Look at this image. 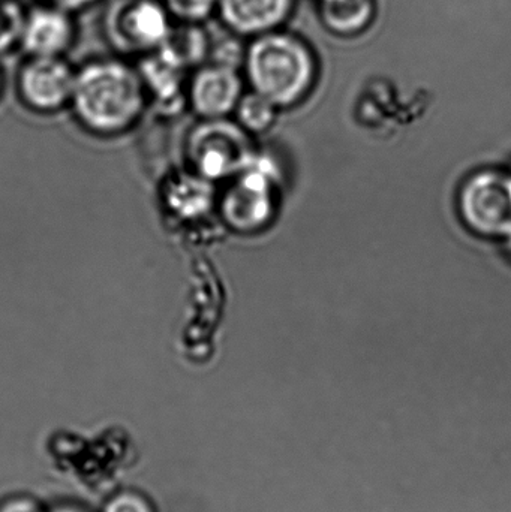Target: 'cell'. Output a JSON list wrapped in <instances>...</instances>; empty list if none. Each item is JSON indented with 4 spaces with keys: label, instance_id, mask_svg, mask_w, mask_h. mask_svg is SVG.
<instances>
[{
    "label": "cell",
    "instance_id": "cell-1",
    "mask_svg": "<svg viewBox=\"0 0 511 512\" xmlns=\"http://www.w3.org/2000/svg\"><path fill=\"white\" fill-rule=\"evenodd\" d=\"M150 107L137 63L125 57H92L77 66L69 110L75 122L101 138L134 129Z\"/></svg>",
    "mask_w": 511,
    "mask_h": 512
},
{
    "label": "cell",
    "instance_id": "cell-2",
    "mask_svg": "<svg viewBox=\"0 0 511 512\" xmlns=\"http://www.w3.org/2000/svg\"><path fill=\"white\" fill-rule=\"evenodd\" d=\"M242 74L249 90L285 110L311 92L317 60L302 38L285 29L275 30L246 41Z\"/></svg>",
    "mask_w": 511,
    "mask_h": 512
},
{
    "label": "cell",
    "instance_id": "cell-3",
    "mask_svg": "<svg viewBox=\"0 0 511 512\" xmlns=\"http://www.w3.org/2000/svg\"><path fill=\"white\" fill-rule=\"evenodd\" d=\"M186 159L201 179L222 182L239 173L255 156L252 135L233 117L198 119L186 137Z\"/></svg>",
    "mask_w": 511,
    "mask_h": 512
},
{
    "label": "cell",
    "instance_id": "cell-4",
    "mask_svg": "<svg viewBox=\"0 0 511 512\" xmlns=\"http://www.w3.org/2000/svg\"><path fill=\"white\" fill-rule=\"evenodd\" d=\"M173 26L161 0H111L102 17V35L108 47L129 60L156 53Z\"/></svg>",
    "mask_w": 511,
    "mask_h": 512
},
{
    "label": "cell",
    "instance_id": "cell-5",
    "mask_svg": "<svg viewBox=\"0 0 511 512\" xmlns=\"http://www.w3.org/2000/svg\"><path fill=\"white\" fill-rule=\"evenodd\" d=\"M275 171L255 153L248 165L225 180L219 213L231 231L243 236L261 233L275 215Z\"/></svg>",
    "mask_w": 511,
    "mask_h": 512
},
{
    "label": "cell",
    "instance_id": "cell-6",
    "mask_svg": "<svg viewBox=\"0 0 511 512\" xmlns=\"http://www.w3.org/2000/svg\"><path fill=\"white\" fill-rule=\"evenodd\" d=\"M77 66L68 57L26 56L17 71V93L27 110L56 114L69 108Z\"/></svg>",
    "mask_w": 511,
    "mask_h": 512
},
{
    "label": "cell",
    "instance_id": "cell-7",
    "mask_svg": "<svg viewBox=\"0 0 511 512\" xmlns=\"http://www.w3.org/2000/svg\"><path fill=\"white\" fill-rule=\"evenodd\" d=\"M246 89L240 69L206 62L188 74L186 107L198 119L231 117Z\"/></svg>",
    "mask_w": 511,
    "mask_h": 512
},
{
    "label": "cell",
    "instance_id": "cell-8",
    "mask_svg": "<svg viewBox=\"0 0 511 512\" xmlns=\"http://www.w3.org/2000/svg\"><path fill=\"white\" fill-rule=\"evenodd\" d=\"M77 39V15L42 0L24 14L18 47L24 56L66 57Z\"/></svg>",
    "mask_w": 511,
    "mask_h": 512
},
{
    "label": "cell",
    "instance_id": "cell-9",
    "mask_svg": "<svg viewBox=\"0 0 511 512\" xmlns=\"http://www.w3.org/2000/svg\"><path fill=\"white\" fill-rule=\"evenodd\" d=\"M461 207L474 231L506 233L511 228V180L501 174H479L462 191Z\"/></svg>",
    "mask_w": 511,
    "mask_h": 512
},
{
    "label": "cell",
    "instance_id": "cell-10",
    "mask_svg": "<svg viewBox=\"0 0 511 512\" xmlns=\"http://www.w3.org/2000/svg\"><path fill=\"white\" fill-rule=\"evenodd\" d=\"M296 9V0H218L219 27L249 41L285 29Z\"/></svg>",
    "mask_w": 511,
    "mask_h": 512
},
{
    "label": "cell",
    "instance_id": "cell-11",
    "mask_svg": "<svg viewBox=\"0 0 511 512\" xmlns=\"http://www.w3.org/2000/svg\"><path fill=\"white\" fill-rule=\"evenodd\" d=\"M212 33L200 24L174 23L158 53L183 71L191 72L209 59Z\"/></svg>",
    "mask_w": 511,
    "mask_h": 512
},
{
    "label": "cell",
    "instance_id": "cell-12",
    "mask_svg": "<svg viewBox=\"0 0 511 512\" xmlns=\"http://www.w3.org/2000/svg\"><path fill=\"white\" fill-rule=\"evenodd\" d=\"M320 15L327 29L338 35H354L374 17L372 0H320Z\"/></svg>",
    "mask_w": 511,
    "mask_h": 512
},
{
    "label": "cell",
    "instance_id": "cell-13",
    "mask_svg": "<svg viewBox=\"0 0 511 512\" xmlns=\"http://www.w3.org/2000/svg\"><path fill=\"white\" fill-rule=\"evenodd\" d=\"M279 108L269 99L258 95L254 90L246 89L233 113V119L249 135H260L269 131L278 117Z\"/></svg>",
    "mask_w": 511,
    "mask_h": 512
},
{
    "label": "cell",
    "instance_id": "cell-14",
    "mask_svg": "<svg viewBox=\"0 0 511 512\" xmlns=\"http://www.w3.org/2000/svg\"><path fill=\"white\" fill-rule=\"evenodd\" d=\"M174 23L207 26L216 18L218 0H161Z\"/></svg>",
    "mask_w": 511,
    "mask_h": 512
},
{
    "label": "cell",
    "instance_id": "cell-15",
    "mask_svg": "<svg viewBox=\"0 0 511 512\" xmlns=\"http://www.w3.org/2000/svg\"><path fill=\"white\" fill-rule=\"evenodd\" d=\"M45 2L59 6V8L65 9V11L71 12V14L78 15L86 11V9L92 8L101 0H45Z\"/></svg>",
    "mask_w": 511,
    "mask_h": 512
},
{
    "label": "cell",
    "instance_id": "cell-16",
    "mask_svg": "<svg viewBox=\"0 0 511 512\" xmlns=\"http://www.w3.org/2000/svg\"><path fill=\"white\" fill-rule=\"evenodd\" d=\"M3 89V69L2 66H0V92H2Z\"/></svg>",
    "mask_w": 511,
    "mask_h": 512
}]
</instances>
